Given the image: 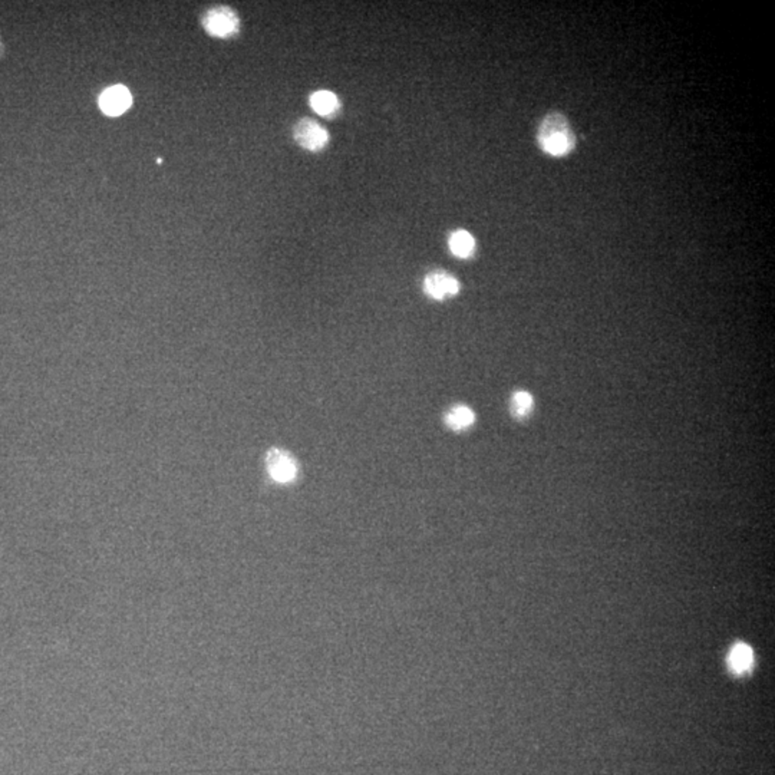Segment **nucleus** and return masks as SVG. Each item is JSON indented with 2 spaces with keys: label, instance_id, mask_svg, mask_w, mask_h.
Masks as SVG:
<instances>
[{
  "label": "nucleus",
  "instance_id": "obj_1",
  "mask_svg": "<svg viewBox=\"0 0 775 775\" xmlns=\"http://www.w3.org/2000/svg\"><path fill=\"white\" fill-rule=\"evenodd\" d=\"M539 147L554 157L567 155L576 147V137L572 133L564 115L559 112L549 113L539 127Z\"/></svg>",
  "mask_w": 775,
  "mask_h": 775
},
{
  "label": "nucleus",
  "instance_id": "obj_2",
  "mask_svg": "<svg viewBox=\"0 0 775 775\" xmlns=\"http://www.w3.org/2000/svg\"><path fill=\"white\" fill-rule=\"evenodd\" d=\"M203 26L207 33L216 38H230L240 28L235 12L228 6H216L203 16Z\"/></svg>",
  "mask_w": 775,
  "mask_h": 775
},
{
  "label": "nucleus",
  "instance_id": "obj_3",
  "mask_svg": "<svg viewBox=\"0 0 775 775\" xmlns=\"http://www.w3.org/2000/svg\"><path fill=\"white\" fill-rule=\"evenodd\" d=\"M294 141L308 151H320L329 143L328 131L311 118H303L293 128Z\"/></svg>",
  "mask_w": 775,
  "mask_h": 775
},
{
  "label": "nucleus",
  "instance_id": "obj_4",
  "mask_svg": "<svg viewBox=\"0 0 775 775\" xmlns=\"http://www.w3.org/2000/svg\"><path fill=\"white\" fill-rule=\"evenodd\" d=\"M266 467L269 475L276 483L280 484L291 483L297 476V472H299L297 461L291 457L290 452L280 448H272L267 452Z\"/></svg>",
  "mask_w": 775,
  "mask_h": 775
},
{
  "label": "nucleus",
  "instance_id": "obj_5",
  "mask_svg": "<svg viewBox=\"0 0 775 775\" xmlns=\"http://www.w3.org/2000/svg\"><path fill=\"white\" fill-rule=\"evenodd\" d=\"M424 291L431 299L444 301L459 291V281L444 270H435L425 276Z\"/></svg>",
  "mask_w": 775,
  "mask_h": 775
},
{
  "label": "nucleus",
  "instance_id": "obj_6",
  "mask_svg": "<svg viewBox=\"0 0 775 775\" xmlns=\"http://www.w3.org/2000/svg\"><path fill=\"white\" fill-rule=\"evenodd\" d=\"M131 104H133V96L130 91L123 85L108 88L106 91L102 92L99 98L101 109L111 116L121 115L130 108Z\"/></svg>",
  "mask_w": 775,
  "mask_h": 775
},
{
  "label": "nucleus",
  "instance_id": "obj_7",
  "mask_svg": "<svg viewBox=\"0 0 775 775\" xmlns=\"http://www.w3.org/2000/svg\"><path fill=\"white\" fill-rule=\"evenodd\" d=\"M445 425L452 431H464L475 423V415L471 408L465 405L452 406L444 416Z\"/></svg>",
  "mask_w": 775,
  "mask_h": 775
},
{
  "label": "nucleus",
  "instance_id": "obj_8",
  "mask_svg": "<svg viewBox=\"0 0 775 775\" xmlns=\"http://www.w3.org/2000/svg\"><path fill=\"white\" fill-rule=\"evenodd\" d=\"M309 104L312 109L322 116H333L340 108L338 96L333 92L325 89L312 94L309 98Z\"/></svg>",
  "mask_w": 775,
  "mask_h": 775
},
{
  "label": "nucleus",
  "instance_id": "obj_9",
  "mask_svg": "<svg viewBox=\"0 0 775 775\" xmlns=\"http://www.w3.org/2000/svg\"><path fill=\"white\" fill-rule=\"evenodd\" d=\"M450 250L454 256L459 259H468L472 256L475 250V240L474 237L465 231V230H457L451 234L448 240Z\"/></svg>",
  "mask_w": 775,
  "mask_h": 775
},
{
  "label": "nucleus",
  "instance_id": "obj_10",
  "mask_svg": "<svg viewBox=\"0 0 775 775\" xmlns=\"http://www.w3.org/2000/svg\"><path fill=\"white\" fill-rule=\"evenodd\" d=\"M752 661H754L752 650L744 643H740V645L734 646L731 653H730V658H728L730 668L737 674L747 672L751 668Z\"/></svg>",
  "mask_w": 775,
  "mask_h": 775
},
{
  "label": "nucleus",
  "instance_id": "obj_11",
  "mask_svg": "<svg viewBox=\"0 0 775 775\" xmlns=\"http://www.w3.org/2000/svg\"><path fill=\"white\" fill-rule=\"evenodd\" d=\"M534 405L533 396L525 391H517L511 398V413L514 418L523 420L531 412Z\"/></svg>",
  "mask_w": 775,
  "mask_h": 775
}]
</instances>
